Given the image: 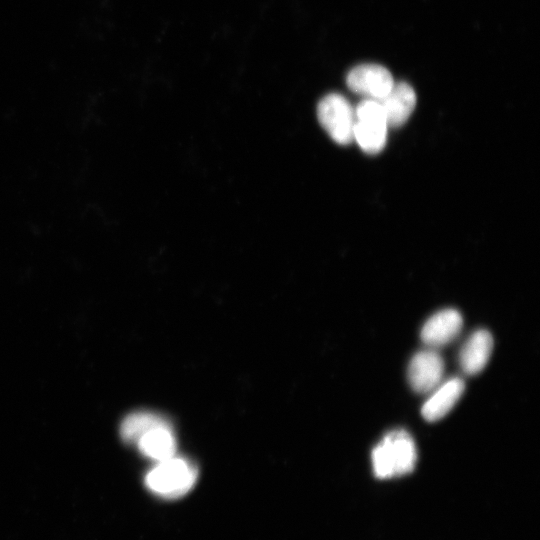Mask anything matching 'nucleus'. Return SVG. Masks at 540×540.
<instances>
[{"mask_svg": "<svg viewBox=\"0 0 540 540\" xmlns=\"http://www.w3.org/2000/svg\"><path fill=\"white\" fill-rule=\"evenodd\" d=\"M444 361L434 349L416 353L408 366V381L411 388L421 394L432 392L442 381Z\"/></svg>", "mask_w": 540, "mask_h": 540, "instance_id": "5", "label": "nucleus"}, {"mask_svg": "<svg viewBox=\"0 0 540 540\" xmlns=\"http://www.w3.org/2000/svg\"><path fill=\"white\" fill-rule=\"evenodd\" d=\"M378 101L384 110L388 127H399L412 114L416 106V94L409 84L398 82Z\"/></svg>", "mask_w": 540, "mask_h": 540, "instance_id": "7", "label": "nucleus"}, {"mask_svg": "<svg viewBox=\"0 0 540 540\" xmlns=\"http://www.w3.org/2000/svg\"><path fill=\"white\" fill-rule=\"evenodd\" d=\"M394 83L390 71L378 64L355 66L346 77V84L352 92L376 100L384 97Z\"/></svg>", "mask_w": 540, "mask_h": 540, "instance_id": "4", "label": "nucleus"}, {"mask_svg": "<svg viewBox=\"0 0 540 540\" xmlns=\"http://www.w3.org/2000/svg\"><path fill=\"white\" fill-rule=\"evenodd\" d=\"M462 325L463 319L457 310H441L425 322L420 333L421 340L431 349L445 346L458 336Z\"/></svg>", "mask_w": 540, "mask_h": 540, "instance_id": "6", "label": "nucleus"}, {"mask_svg": "<svg viewBox=\"0 0 540 540\" xmlns=\"http://www.w3.org/2000/svg\"><path fill=\"white\" fill-rule=\"evenodd\" d=\"M465 389L464 381L455 377L438 385L423 404L421 414L429 422L446 416L460 399Z\"/></svg>", "mask_w": 540, "mask_h": 540, "instance_id": "8", "label": "nucleus"}, {"mask_svg": "<svg viewBox=\"0 0 540 540\" xmlns=\"http://www.w3.org/2000/svg\"><path fill=\"white\" fill-rule=\"evenodd\" d=\"M136 444L143 455L158 462L175 456L177 448L171 424L150 430Z\"/></svg>", "mask_w": 540, "mask_h": 540, "instance_id": "10", "label": "nucleus"}, {"mask_svg": "<svg viewBox=\"0 0 540 540\" xmlns=\"http://www.w3.org/2000/svg\"><path fill=\"white\" fill-rule=\"evenodd\" d=\"M371 458L374 475L379 479L411 473L417 461L414 440L405 430L390 431L373 448Z\"/></svg>", "mask_w": 540, "mask_h": 540, "instance_id": "1", "label": "nucleus"}, {"mask_svg": "<svg viewBox=\"0 0 540 540\" xmlns=\"http://www.w3.org/2000/svg\"><path fill=\"white\" fill-rule=\"evenodd\" d=\"M317 117L336 143L347 145L354 140L355 112L343 95L330 93L324 96L318 103Z\"/></svg>", "mask_w": 540, "mask_h": 540, "instance_id": "3", "label": "nucleus"}, {"mask_svg": "<svg viewBox=\"0 0 540 540\" xmlns=\"http://www.w3.org/2000/svg\"><path fill=\"white\" fill-rule=\"evenodd\" d=\"M196 467L186 459L173 456L158 462L145 477L146 486L166 498L185 495L196 483Z\"/></svg>", "mask_w": 540, "mask_h": 540, "instance_id": "2", "label": "nucleus"}, {"mask_svg": "<svg viewBox=\"0 0 540 540\" xmlns=\"http://www.w3.org/2000/svg\"><path fill=\"white\" fill-rule=\"evenodd\" d=\"M493 349V337L484 329L475 331L459 353V364L467 375L480 373L486 366Z\"/></svg>", "mask_w": 540, "mask_h": 540, "instance_id": "9", "label": "nucleus"}, {"mask_svg": "<svg viewBox=\"0 0 540 540\" xmlns=\"http://www.w3.org/2000/svg\"><path fill=\"white\" fill-rule=\"evenodd\" d=\"M387 130L383 122L356 120L353 138L364 152L375 154L386 145Z\"/></svg>", "mask_w": 540, "mask_h": 540, "instance_id": "12", "label": "nucleus"}, {"mask_svg": "<svg viewBox=\"0 0 540 540\" xmlns=\"http://www.w3.org/2000/svg\"><path fill=\"white\" fill-rule=\"evenodd\" d=\"M171 424L168 419L154 412L137 411L128 415L122 422L120 434L128 443L137 441L150 430Z\"/></svg>", "mask_w": 540, "mask_h": 540, "instance_id": "11", "label": "nucleus"}]
</instances>
